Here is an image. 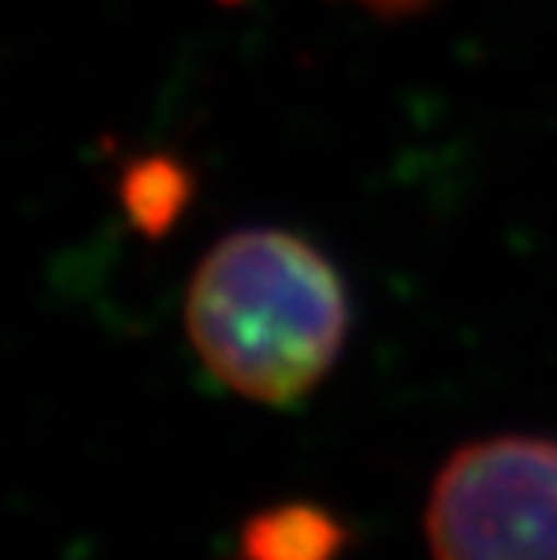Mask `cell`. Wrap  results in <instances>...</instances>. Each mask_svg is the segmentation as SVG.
I'll list each match as a JSON object with an SVG mask.
<instances>
[{"instance_id":"cell-1","label":"cell","mask_w":557,"mask_h":560,"mask_svg":"<svg viewBox=\"0 0 557 560\" xmlns=\"http://www.w3.org/2000/svg\"><path fill=\"white\" fill-rule=\"evenodd\" d=\"M188 343L210 376L260 405L318 387L348 337V293L323 249L282 229H240L199 260Z\"/></svg>"},{"instance_id":"cell-2","label":"cell","mask_w":557,"mask_h":560,"mask_svg":"<svg viewBox=\"0 0 557 560\" xmlns=\"http://www.w3.org/2000/svg\"><path fill=\"white\" fill-rule=\"evenodd\" d=\"M431 560H557V441L489 438L438 470Z\"/></svg>"},{"instance_id":"cell-3","label":"cell","mask_w":557,"mask_h":560,"mask_svg":"<svg viewBox=\"0 0 557 560\" xmlns=\"http://www.w3.org/2000/svg\"><path fill=\"white\" fill-rule=\"evenodd\" d=\"M344 532L315 506H279L257 514L243 532L246 560H334Z\"/></svg>"},{"instance_id":"cell-4","label":"cell","mask_w":557,"mask_h":560,"mask_svg":"<svg viewBox=\"0 0 557 560\" xmlns=\"http://www.w3.org/2000/svg\"><path fill=\"white\" fill-rule=\"evenodd\" d=\"M351 4H362L365 11H381V15H402V11H417L428 0H351Z\"/></svg>"}]
</instances>
